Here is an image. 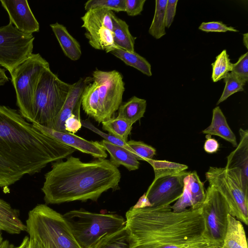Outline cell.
Wrapping results in <instances>:
<instances>
[{"mask_svg":"<svg viewBox=\"0 0 248 248\" xmlns=\"http://www.w3.org/2000/svg\"><path fill=\"white\" fill-rule=\"evenodd\" d=\"M113 11L104 8L87 11L81 19V27L85 28V36L94 48L109 51L115 46L112 33L111 16Z\"/></svg>","mask_w":248,"mask_h":248,"instance_id":"cell-11","label":"cell"},{"mask_svg":"<svg viewBox=\"0 0 248 248\" xmlns=\"http://www.w3.org/2000/svg\"><path fill=\"white\" fill-rule=\"evenodd\" d=\"M121 178L119 170L108 159L84 162L68 156L65 160L52 163L41 190L46 204L96 202L108 190H118Z\"/></svg>","mask_w":248,"mask_h":248,"instance_id":"cell-3","label":"cell"},{"mask_svg":"<svg viewBox=\"0 0 248 248\" xmlns=\"http://www.w3.org/2000/svg\"><path fill=\"white\" fill-rule=\"evenodd\" d=\"M231 72L246 83L248 80V52L242 55L237 62L232 63Z\"/></svg>","mask_w":248,"mask_h":248,"instance_id":"cell-36","label":"cell"},{"mask_svg":"<svg viewBox=\"0 0 248 248\" xmlns=\"http://www.w3.org/2000/svg\"><path fill=\"white\" fill-rule=\"evenodd\" d=\"M103 130L124 141L127 142L128 135L132 129V124L119 118L113 117L102 123Z\"/></svg>","mask_w":248,"mask_h":248,"instance_id":"cell-30","label":"cell"},{"mask_svg":"<svg viewBox=\"0 0 248 248\" xmlns=\"http://www.w3.org/2000/svg\"><path fill=\"white\" fill-rule=\"evenodd\" d=\"M84 8L86 11L104 8L116 12H125V0H89L85 3Z\"/></svg>","mask_w":248,"mask_h":248,"instance_id":"cell-34","label":"cell"},{"mask_svg":"<svg viewBox=\"0 0 248 248\" xmlns=\"http://www.w3.org/2000/svg\"><path fill=\"white\" fill-rule=\"evenodd\" d=\"M29 237L26 236L22 240L19 245L15 246L11 244L8 240H3L0 246V248H25L28 242Z\"/></svg>","mask_w":248,"mask_h":248,"instance_id":"cell-42","label":"cell"},{"mask_svg":"<svg viewBox=\"0 0 248 248\" xmlns=\"http://www.w3.org/2000/svg\"><path fill=\"white\" fill-rule=\"evenodd\" d=\"M8 81L9 78L5 73V70L0 67V86L4 85Z\"/></svg>","mask_w":248,"mask_h":248,"instance_id":"cell-44","label":"cell"},{"mask_svg":"<svg viewBox=\"0 0 248 248\" xmlns=\"http://www.w3.org/2000/svg\"><path fill=\"white\" fill-rule=\"evenodd\" d=\"M82 126L89 129L93 132L102 137L104 140L116 145L122 147L132 153V150L128 147L126 142L123 141L110 134L104 133L95 127L89 120V119L81 121Z\"/></svg>","mask_w":248,"mask_h":248,"instance_id":"cell-35","label":"cell"},{"mask_svg":"<svg viewBox=\"0 0 248 248\" xmlns=\"http://www.w3.org/2000/svg\"><path fill=\"white\" fill-rule=\"evenodd\" d=\"M224 178L232 199L230 215L248 225V181L237 168H224Z\"/></svg>","mask_w":248,"mask_h":248,"instance_id":"cell-13","label":"cell"},{"mask_svg":"<svg viewBox=\"0 0 248 248\" xmlns=\"http://www.w3.org/2000/svg\"><path fill=\"white\" fill-rule=\"evenodd\" d=\"M206 139L205 141L203 148L207 153L213 154L216 153L219 147L218 141L215 139L211 138V135L206 134Z\"/></svg>","mask_w":248,"mask_h":248,"instance_id":"cell-41","label":"cell"},{"mask_svg":"<svg viewBox=\"0 0 248 248\" xmlns=\"http://www.w3.org/2000/svg\"><path fill=\"white\" fill-rule=\"evenodd\" d=\"M202 133L217 136L230 142L233 147L237 146L235 135L229 126L225 116L218 106L213 109L211 124L203 130Z\"/></svg>","mask_w":248,"mask_h":248,"instance_id":"cell-22","label":"cell"},{"mask_svg":"<svg viewBox=\"0 0 248 248\" xmlns=\"http://www.w3.org/2000/svg\"><path fill=\"white\" fill-rule=\"evenodd\" d=\"M190 172L184 171L153 181L144 194L150 206L165 207L176 202L183 192L184 180Z\"/></svg>","mask_w":248,"mask_h":248,"instance_id":"cell-12","label":"cell"},{"mask_svg":"<svg viewBox=\"0 0 248 248\" xmlns=\"http://www.w3.org/2000/svg\"><path fill=\"white\" fill-rule=\"evenodd\" d=\"M72 84L61 80L50 67L38 79L33 99V123L47 127L61 109Z\"/></svg>","mask_w":248,"mask_h":248,"instance_id":"cell-7","label":"cell"},{"mask_svg":"<svg viewBox=\"0 0 248 248\" xmlns=\"http://www.w3.org/2000/svg\"><path fill=\"white\" fill-rule=\"evenodd\" d=\"M146 161L153 168L155 173L153 181L160 178L179 174L188 168L186 165L164 160L151 159Z\"/></svg>","mask_w":248,"mask_h":248,"instance_id":"cell-28","label":"cell"},{"mask_svg":"<svg viewBox=\"0 0 248 248\" xmlns=\"http://www.w3.org/2000/svg\"><path fill=\"white\" fill-rule=\"evenodd\" d=\"M76 150L40 131L19 111L0 105V187L39 173Z\"/></svg>","mask_w":248,"mask_h":248,"instance_id":"cell-1","label":"cell"},{"mask_svg":"<svg viewBox=\"0 0 248 248\" xmlns=\"http://www.w3.org/2000/svg\"><path fill=\"white\" fill-rule=\"evenodd\" d=\"M183 192L179 199L172 205L171 209L176 212L187 209H198L202 208L206 193L203 183L196 171L190 172L185 178Z\"/></svg>","mask_w":248,"mask_h":248,"instance_id":"cell-15","label":"cell"},{"mask_svg":"<svg viewBox=\"0 0 248 248\" xmlns=\"http://www.w3.org/2000/svg\"><path fill=\"white\" fill-rule=\"evenodd\" d=\"M223 79L225 87L217 105L225 101L234 93L243 91L244 86L246 84L245 82L231 72L229 73Z\"/></svg>","mask_w":248,"mask_h":248,"instance_id":"cell-32","label":"cell"},{"mask_svg":"<svg viewBox=\"0 0 248 248\" xmlns=\"http://www.w3.org/2000/svg\"><path fill=\"white\" fill-rule=\"evenodd\" d=\"M153 21L149 29V34L158 39L166 34L165 9L167 0H156Z\"/></svg>","mask_w":248,"mask_h":248,"instance_id":"cell-29","label":"cell"},{"mask_svg":"<svg viewBox=\"0 0 248 248\" xmlns=\"http://www.w3.org/2000/svg\"><path fill=\"white\" fill-rule=\"evenodd\" d=\"M32 124L46 135L75 150L97 159H106L108 156L99 142L87 140L71 133L57 131L36 123Z\"/></svg>","mask_w":248,"mask_h":248,"instance_id":"cell-16","label":"cell"},{"mask_svg":"<svg viewBox=\"0 0 248 248\" xmlns=\"http://www.w3.org/2000/svg\"><path fill=\"white\" fill-rule=\"evenodd\" d=\"M205 193L201 208L204 222V234L220 248L226 231L230 208L224 197L213 186L209 185Z\"/></svg>","mask_w":248,"mask_h":248,"instance_id":"cell-10","label":"cell"},{"mask_svg":"<svg viewBox=\"0 0 248 248\" xmlns=\"http://www.w3.org/2000/svg\"><path fill=\"white\" fill-rule=\"evenodd\" d=\"M124 83L116 70H94L86 84L81 106L85 113L99 124L113 117L122 104Z\"/></svg>","mask_w":248,"mask_h":248,"instance_id":"cell-4","label":"cell"},{"mask_svg":"<svg viewBox=\"0 0 248 248\" xmlns=\"http://www.w3.org/2000/svg\"><path fill=\"white\" fill-rule=\"evenodd\" d=\"M126 143L138 160L146 161L148 159H153L155 155V148L142 141L130 140Z\"/></svg>","mask_w":248,"mask_h":248,"instance_id":"cell-33","label":"cell"},{"mask_svg":"<svg viewBox=\"0 0 248 248\" xmlns=\"http://www.w3.org/2000/svg\"><path fill=\"white\" fill-rule=\"evenodd\" d=\"M146 106V100L133 96L120 105L118 110L117 117L133 125L144 116Z\"/></svg>","mask_w":248,"mask_h":248,"instance_id":"cell-25","label":"cell"},{"mask_svg":"<svg viewBox=\"0 0 248 248\" xmlns=\"http://www.w3.org/2000/svg\"><path fill=\"white\" fill-rule=\"evenodd\" d=\"M48 67L49 63L39 53H32L11 75L19 111L31 123H33V99L37 82L42 72Z\"/></svg>","mask_w":248,"mask_h":248,"instance_id":"cell-8","label":"cell"},{"mask_svg":"<svg viewBox=\"0 0 248 248\" xmlns=\"http://www.w3.org/2000/svg\"><path fill=\"white\" fill-rule=\"evenodd\" d=\"M109 53L122 60L126 64L136 68L143 74L148 77L152 75L150 63L144 57L135 51H128L115 46Z\"/></svg>","mask_w":248,"mask_h":248,"instance_id":"cell-26","label":"cell"},{"mask_svg":"<svg viewBox=\"0 0 248 248\" xmlns=\"http://www.w3.org/2000/svg\"><path fill=\"white\" fill-rule=\"evenodd\" d=\"M220 248H248L242 222L230 214L227 216L226 231Z\"/></svg>","mask_w":248,"mask_h":248,"instance_id":"cell-23","label":"cell"},{"mask_svg":"<svg viewBox=\"0 0 248 248\" xmlns=\"http://www.w3.org/2000/svg\"><path fill=\"white\" fill-rule=\"evenodd\" d=\"M34 37L18 30L11 22L0 27V65L12 75L32 54Z\"/></svg>","mask_w":248,"mask_h":248,"instance_id":"cell-9","label":"cell"},{"mask_svg":"<svg viewBox=\"0 0 248 248\" xmlns=\"http://www.w3.org/2000/svg\"><path fill=\"white\" fill-rule=\"evenodd\" d=\"M112 33L115 46L123 49L133 52L135 38L131 34L126 22L117 17L114 12L112 16Z\"/></svg>","mask_w":248,"mask_h":248,"instance_id":"cell-24","label":"cell"},{"mask_svg":"<svg viewBox=\"0 0 248 248\" xmlns=\"http://www.w3.org/2000/svg\"><path fill=\"white\" fill-rule=\"evenodd\" d=\"M243 42L244 46L248 48V33H246L243 34Z\"/></svg>","mask_w":248,"mask_h":248,"instance_id":"cell-45","label":"cell"},{"mask_svg":"<svg viewBox=\"0 0 248 248\" xmlns=\"http://www.w3.org/2000/svg\"><path fill=\"white\" fill-rule=\"evenodd\" d=\"M0 2L8 14L9 22L18 30L29 34L39 31V22L27 0H0Z\"/></svg>","mask_w":248,"mask_h":248,"instance_id":"cell-14","label":"cell"},{"mask_svg":"<svg viewBox=\"0 0 248 248\" xmlns=\"http://www.w3.org/2000/svg\"><path fill=\"white\" fill-rule=\"evenodd\" d=\"M64 54L75 61L80 59L82 52L78 41L68 32L65 26L58 22L50 25Z\"/></svg>","mask_w":248,"mask_h":248,"instance_id":"cell-20","label":"cell"},{"mask_svg":"<svg viewBox=\"0 0 248 248\" xmlns=\"http://www.w3.org/2000/svg\"><path fill=\"white\" fill-rule=\"evenodd\" d=\"M90 77L80 78L72 88L57 116L47 127L55 131L66 132L64 123L72 114L80 115V107L84 88Z\"/></svg>","mask_w":248,"mask_h":248,"instance_id":"cell-17","label":"cell"},{"mask_svg":"<svg viewBox=\"0 0 248 248\" xmlns=\"http://www.w3.org/2000/svg\"><path fill=\"white\" fill-rule=\"evenodd\" d=\"M132 206L125 214L129 248H219L206 237L201 208Z\"/></svg>","mask_w":248,"mask_h":248,"instance_id":"cell-2","label":"cell"},{"mask_svg":"<svg viewBox=\"0 0 248 248\" xmlns=\"http://www.w3.org/2000/svg\"><path fill=\"white\" fill-rule=\"evenodd\" d=\"M232 63L226 49H224L216 58L212 63V73L211 78L214 82L223 79L231 72Z\"/></svg>","mask_w":248,"mask_h":248,"instance_id":"cell-31","label":"cell"},{"mask_svg":"<svg viewBox=\"0 0 248 248\" xmlns=\"http://www.w3.org/2000/svg\"><path fill=\"white\" fill-rule=\"evenodd\" d=\"M0 228L10 234L26 231V226L19 217V211L0 198Z\"/></svg>","mask_w":248,"mask_h":248,"instance_id":"cell-19","label":"cell"},{"mask_svg":"<svg viewBox=\"0 0 248 248\" xmlns=\"http://www.w3.org/2000/svg\"><path fill=\"white\" fill-rule=\"evenodd\" d=\"M80 115L72 114L64 123V128L66 132L75 134L81 127Z\"/></svg>","mask_w":248,"mask_h":248,"instance_id":"cell-40","label":"cell"},{"mask_svg":"<svg viewBox=\"0 0 248 248\" xmlns=\"http://www.w3.org/2000/svg\"><path fill=\"white\" fill-rule=\"evenodd\" d=\"M2 230L0 228V246L3 241V237L2 236Z\"/></svg>","mask_w":248,"mask_h":248,"instance_id":"cell-46","label":"cell"},{"mask_svg":"<svg viewBox=\"0 0 248 248\" xmlns=\"http://www.w3.org/2000/svg\"><path fill=\"white\" fill-rule=\"evenodd\" d=\"M129 238L125 225L102 236L92 248H129Z\"/></svg>","mask_w":248,"mask_h":248,"instance_id":"cell-27","label":"cell"},{"mask_svg":"<svg viewBox=\"0 0 248 248\" xmlns=\"http://www.w3.org/2000/svg\"><path fill=\"white\" fill-rule=\"evenodd\" d=\"M106 151L109 154L110 162L117 168L122 165L129 171L139 168L140 162L130 151L105 140L99 142Z\"/></svg>","mask_w":248,"mask_h":248,"instance_id":"cell-21","label":"cell"},{"mask_svg":"<svg viewBox=\"0 0 248 248\" xmlns=\"http://www.w3.org/2000/svg\"><path fill=\"white\" fill-rule=\"evenodd\" d=\"M25 248H44L37 240L29 238L28 242Z\"/></svg>","mask_w":248,"mask_h":248,"instance_id":"cell-43","label":"cell"},{"mask_svg":"<svg viewBox=\"0 0 248 248\" xmlns=\"http://www.w3.org/2000/svg\"><path fill=\"white\" fill-rule=\"evenodd\" d=\"M146 0H125V12L129 16H136L141 13Z\"/></svg>","mask_w":248,"mask_h":248,"instance_id":"cell-38","label":"cell"},{"mask_svg":"<svg viewBox=\"0 0 248 248\" xmlns=\"http://www.w3.org/2000/svg\"><path fill=\"white\" fill-rule=\"evenodd\" d=\"M199 29L202 31L209 32H225L227 31L238 32V30L231 26H228L222 22L211 21L202 22L199 27Z\"/></svg>","mask_w":248,"mask_h":248,"instance_id":"cell-37","label":"cell"},{"mask_svg":"<svg viewBox=\"0 0 248 248\" xmlns=\"http://www.w3.org/2000/svg\"><path fill=\"white\" fill-rule=\"evenodd\" d=\"M63 216L81 248H92L102 236L125 225V219L118 214L93 213L83 209L69 211Z\"/></svg>","mask_w":248,"mask_h":248,"instance_id":"cell-6","label":"cell"},{"mask_svg":"<svg viewBox=\"0 0 248 248\" xmlns=\"http://www.w3.org/2000/svg\"><path fill=\"white\" fill-rule=\"evenodd\" d=\"M240 141L236 149L227 157V169L237 168L241 170L245 179L248 181V130L240 128Z\"/></svg>","mask_w":248,"mask_h":248,"instance_id":"cell-18","label":"cell"},{"mask_svg":"<svg viewBox=\"0 0 248 248\" xmlns=\"http://www.w3.org/2000/svg\"><path fill=\"white\" fill-rule=\"evenodd\" d=\"M178 2V0H167L165 9L166 28H169L173 21Z\"/></svg>","mask_w":248,"mask_h":248,"instance_id":"cell-39","label":"cell"},{"mask_svg":"<svg viewBox=\"0 0 248 248\" xmlns=\"http://www.w3.org/2000/svg\"><path fill=\"white\" fill-rule=\"evenodd\" d=\"M25 225L29 237L44 248H81L63 215L46 204H38L31 210Z\"/></svg>","mask_w":248,"mask_h":248,"instance_id":"cell-5","label":"cell"}]
</instances>
